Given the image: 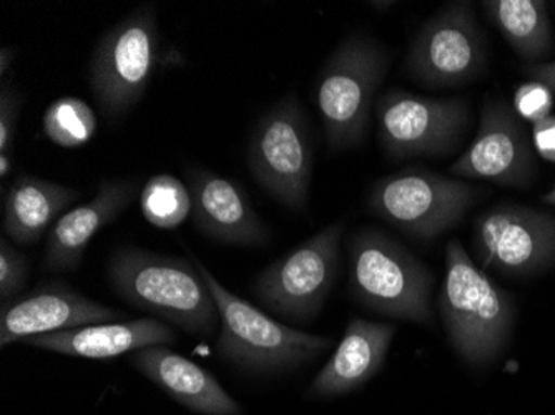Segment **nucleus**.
Listing matches in <instances>:
<instances>
[{
  "mask_svg": "<svg viewBox=\"0 0 555 415\" xmlns=\"http://www.w3.org/2000/svg\"><path fill=\"white\" fill-rule=\"evenodd\" d=\"M108 280L117 295L143 313L199 339L217 334V302L193 261L125 246L108 261Z\"/></svg>",
  "mask_w": 555,
  "mask_h": 415,
  "instance_id": "1",
  "label": "nucleus"
},
{
  "mask_svg": "<svg viewBox=\"0 0 555 415\" xmlns=\"http://www.w3.org/2000/svg\"><path fill=\"white\" fill-rule=\"evenodd\" d=\"M439 313L456 354L470 367H486L509 342L516 320L513 296L476 267L457 239L446 246Z\"/></svg>",
  "mask_w": 555,
  "mask_h": 415,
  "instance_id": "2",
  "label": "nucleus"
},
{
  "mask_svg": "<svg viewBox=\"0 0 555 415\" xmlns=\"http://www.w3.org/2000/svg\"><path fill=\"white\" fill-rule=\"evenodd\" d=\"M349 293L361 306L395 320L433 324V273L406 246L376 228L348 238Z\"/></svg>",
  "mask_w": 555,
  "mask_h": 415,
  "instance_id": "3",
  "label": "nucleus"
},
{
  "mask_svg": "<svg viewBox=\"0 0 555 415\" xmlns=\"http://www.w3.org/2000/svg\"><path fill=\"white\" fill-rule=\"evenodd\" d=\"M207 281L220 314L217 351L221 358L246 373L274 374L296 369L330 351L333 337L302 333L278 323L261 309L249 304L193 259Z\"/></svg>",
  "mask_w": 555,
  "mask_h": 415,
  "instance_id": "4",
  "label": "nucleus"
},
{
  "mask_svg": "<svg viewBox=\"0 0 555 415\" xmlns=\"http://www.w3.org/2000/svg\"><path fill=\"white\" fill-rule=\"evenodd\" d=\"M388 68L385 47L367 34L346 37L324 62L317 105L330 150L341 152L364 142L374 99Z\"/></svg>",
  "mask_w": 555,
  "mask_h": 415,
  "instance_id": "5",
  "label": "nucleus"
},
{
  "mask_svg": "<svg viewBox=\"0 0 555 415\" xmlns=\"http://www.w3.org/2000/svg\"><path fill=\"white\" fill-rule=\"evenodd\" d=\"M157 5L142 4L107 30L90 57L89 87L108 124H118L145 95L158 57Z\"/></svg>",
  "mask_w": 555,
  "mask_h": 415,
  "instance_id": "6",
  "label": "nucleus"
},
{
  "mask_svg": "<svg viewBox=\"0 0 555 415\" xmlns=\"http://www.w3.org/2000/svg\"><path fill=\"white\" fill-rule=\"evenodd\" d=\"M479 190L424 168H404L371 186L367 206L377 217L417 239H435L456 226Z\"/></svg>",
  "mask_w": 555,
  "mask_h": 415,
  "instance_id": "7",
  "label": "nucleus"
},
{
  "mask_svg": "<svg viewBox=\"0 0 555 415\" xmlns=\"http://www.w3.org/2000/svg\"><path fill=\"white\" fill-rule=\"evenodd\" d=\"M346 221L338 220L264 268L254 293L264 308L295 323H310L335 286Z\"/></svg>",
  "mask_w": 555,
  "mask_h": 415,
  "instance_id": "8",
  "label": "nucleus"
},
{
  "mask_svg": "<svg viewBox=\"0 0 555 415\" xmlns=\"http://www.w3.org/2000/svg\"><path fill=\"white\" fill-rule=\"evenodd\" d=\"M248 168L261 189L292 211L307 208L313 173V142L295 95L267 112L248 145Z\"/></svg>",
  "mask_w": 555,
  "mask_h": 415,
  "instance_id": "9",
  "label": "nucleus"
},
{
  "mask_svg": "<svg viewBox=\"0 0 555 415\" xmlns=\"http://www.w3.org/2000/svg\"><path fill=\"white\" fill-rule=\"evenodd\" d=\"M377 135L392 160L439 157L460 142L469 121L467 103L391 89L376 99Z\"/></svg>",
  "mask_w": 555,
  "mask_h": 415,
  "instance_id": "10",
  "label": "nucleus"
},
{
  "mask_svg": "<svg viewBox=\"0 0 555 415\" xmlns=\"http://www.w3.org/2000/svg\"><path fill=\"white\" fill-rule=\"evenodd\" d=\"M473 249L482 271L534 276L555 267V217L520 205H498L474 221Z\"/></svg>",
  "mask_w": 555,
  "mask_h": 415,
  "instance_id": "11",
  "label": "nucleus"
},
{
  "mask_svg": "<svg viewBox=\"0 0 555 415\" xmlns=\"http://www.w3.org/2000/svg\"><path fill=\"white\" fill-rule=\"evenodd\" d=\"M486 65V43L469 2H452L411 43L406 68L429 87L469 82Z\"/></svg>",
  "mask_w": 555,
  "mask_h": 415,
  "instance_id": "12",
  "label": "nucleus"
},
{
  "mask_svg": "<svg viewBox=\"0 0 555 415\" xmlns=\"http://www.w3.org/2000/svg\"><path fill=\"white\" fill-rule=\"evenodd\" d=\"M125 317L127 314L120 309L100 304L67 283L49 281L0 306V346L5 348L43 334L118 323Z\"/></svg>",
  "mask_w": 555,
  "mask_h": 415,
  "instance_id": "13",
  "label": "nucleus"
},
{
  "mask_svg": "<svg viewBox=\"0 0 555 415\" xmlns=\"http://www.w3.org/2000/svg\"><path fill=\"white\" fill-rule=\"evenodd\" d=\"M449 173L457 178L488 180L498 185L524 186L534 173V157L516 112L488 100L481 112L476 139L452 164Z\"/></svg>",
  "mask_w": 555,
  "mask_h": 415,
  "instance_id": "14",
  "label": "nucleus"
},
{
  "mask_svg": "<svg viewBox=\"0 0 555 415\" xmlns=\"http://www.w3.org/2000/svg\"><path fill=\"white\" fill-rule=\"evenodd\" d=\"M185 178L192 196L193 221L202 235L246 248L270 242V228L238 183L199 167H190Z\"/></svg>",
  "mask_w": 555,
  "mask_h": 415,
  "instance_id": "15",
  "label": "nucleus"
},
{
  "mask_svg": "<svg viewBox=\"0 0 555 415\" xmlns=\"http://www.w3.org/2000/svg\"><path fill=\"white\" fill-rule=\"evenodd\" d=\"M140 192L139 178H107L100 181L93 199L62 215L57 223L50 228L42 270L47 273L79 270L93 236L114 223Z\"/></svg>",
  "mask_w": 555,
  "mask_h": 415,
  "instance_id": "16",
  "label": "nucleus"
},
{
  "mask_svg": "<svg viewBox=\"0 0 555 415\" xmlns=\"http://www.w3.org/2000/svg\"><path fill=\"white\" fill-rule=\"evenodd\" d=\"M129 361L173 401L196 414H243L238 402L224 391L214 374L167 346L139 349L130 354Z\"/></svg>",
  "mask_w": 555,
  "mask_h": 415,
  "instance_id": "17",
  "label": "nucleus"
},
{
  "mask_svg": "<svg viewBox=\"0 0 555 415\" xmlns=\"http://www.w3.org/2000/svg\"><path fill=\"white\" fill-rule=\"evenodd\" d=\"M396 329L395 324L352 317L335 354L308 387V395L339 398L358 391L385 366Z\"/></svg>",
  "mask_w": 555,
  "mask_h": 415,
  "instance_id": "18",
  "label": "nucleus"
},
{
  "mask_svg": "<svg viewBox=\"0 0 555 415\" xmlns=\"http://www.w3.org/2000/svg\"><path fill=\"white\" fill-rule=\"evenodd\" d=\"M177 342V330L157 317L95 324L79 329L61 330L29 337L24 345L42 351L86 359H112L150 346H170Z\"/></svg>",
  "mask_w": 555,
  "mask_h": 415,
  "instance_id": "19",
  "label": "nucleus"
},
{
  "mask_svg": "<svg viewBox=\"0 0 555 415\" xmlns=\"http://www.w3.org/2000/svg\"><path fill=\"white\" fill-rule=\"evenodd\" d=\"M82 192L29 173H21L4 198L5 236L17 246H34L57 223Z\"/></svg>",
  "mask_w": 555,
  "mask_h": 415,
  "instance_id": "20",
  "label": "nucleus"
},
{
  "mask_svg": "<svg viewBox=\"0 0 555 415\" xmlns=\"http://www.w3.org/2000/svg\"><path fill=\"white\" fill-rule=\"evenodd\" d=\"M482 5L522 61H539L551 50V18L544 0H488Z\"/></svg>",
  "mask_w": 555,
  "mask_h": 415,
  "instance_id": "21",
  "label": "nucleus"
},
{
  "mask_svg": "<svg viewBox=\"0 0 555 415\" xmlns=\"http://www.w3.org/2000/svg\"><path fill=\"white\" fill-rule=\"evenodd\" d=\"M42 128L47 139L55 145L79 148L95 135V112L79 96H62L47 107Z\"/></svg>",
  "mask_w": 555,
  "mask_h": 415,
  "instance_id": "22",
  "label": "nucleus"
},
{
  "mask_svg": "<svg viewBox=\"0 0 555 415\" xmlns=\"http://www.w3.org/2000/svg\"><path fill=\"white\" fill-rule=\"evenodd\" d=\"M140 208L150 224L160 230H171L192 213V196L189 186L171 174L150 178L140 192Z\"/></svg>",
  "mask_w": 555,
  "mask_h": 415,
  "instance_id": "23",
  "label": "nucleus"
},
{
  "mask_svg": "<svg viewBox=\"0 0 555 415\" xmlns=\"http://www.w3.org/2000/svg\"><path fill=\"white\" fill-rule=\"evenodd\" d=\"M29 280V259L8 239H0V301H14L24 295Z\"/></svg>",
  "mask_w": 555,
  "mask_h": 415,
  "instance_id": "24",
  "label": "nucleus"
},
{
  "mask_svg": "<svg viewBox=\"0 0 555 415\" xmlns=\"http://www.w3.org/2000/svg\"><path fill=\"white\" fill-rule=\"evenodd\" d=\"M554 108V93L544 83H522L514 93V112L532 125L551 117Z\"/></svg>",
  "mask_w": 555,
  "mask_h": 415,
  "instance_id": "25",
  "label": "nucleus"
},
{
  "mask_svg": "<svg viewBox=\"0 0 555 415\" xmlns=\"http://www.w3.org/2000/svg\"><path fill=\"white\" fill-rule=\"evenodd\" d=\"M24 96L14 83H2L0 89V153L14 152L15 132L21 118Z\"/></svg>",
  "mask_w": 555,
  "mask_h": 415,
  "instance_id": "26",
  "label": "nucleus"
},
{
  "mask_svg": "<svg viewBox=\"0 0 555 415\" xmlns=\"http://www.w3.org/2000/svg\"><path fill=\"white\" fill-rule=\"evenodd\" d=\"M532 142L544 160L555 164V115L532 125Z\"/></svg>",
  "mask_w": 555,
  "mask_h": 415,
  "instance_id": "27",
  "label": "nucleus"
},
{
  "mask_svg": "<svg viewBox=\"0 0 555 415\" xmlns=\"http://www.w3.org/2000/svg\"><path fill=\"white\" fill-rule=\"evenodd\" d=\"M524 72L534 82L544 83L555 95V61L529 65V67L524 68Z\"/></svg>",
  "mask_w": 555,
  "mask_h": 415,
  "instance_id": "28",
  "label": "nucleus"
},
{
  "mask_svg": "<svg viewBox=\"0 0 555 415\" xmlns=\"http://www.w3.org/2000/svg\"><path fill=\"white\" fill-rule=\"evenodd\" d=\"M15 59V50L11 49V47L2 46L0 47V75L4 77L9 72V67H11L12 62Z\"/></svg>",
  "mask_w": 555,
  "mask_h": 415,
  "instance_id": "29",
  "label": "nucleus"
},
{
  "mask_svg": "<svg viewBox=\"0 0 555 415\" xmlns=\"http://www.w3.org/2000/svg\"><path fill=\"white\" fill-rule=\"evenodd\" d=\"M12 165H14V160H12L11 153H0V178L2 180L11 173Z\"/></svg>",
  "mask_w": 555,
  "mask_h": 415,
  "instance_id": "30",
  "label": "nucleus"
},
{
  "mask_svg": "<svg viewBox=\"0 0 555 415\" xmlns=\"http://www.w3.org/2000/svg\"><path fill=\"white\" fill-rule=\"evenodd\" d=\"M371 8L376 9V11H388V9L395 8L396 2H377V0H373L370 2Z\"/></svg>",
  "mask_w": 555,
  "mask_h": 415,
  "instance_id": "31",
  "label": "nucleus"
},
{
  "mask_svg": "<svg viewBox=\"0 0 555 415\" xmlns=\"http://www.w3.org/2000/svg\"><path fill=\"white\" fill-rule=\"evenodd\" d=\"M542 203H545V205L555 206V189L551 190V192H547L544 196H542Z\"/></svg>",
  "mask_w": 555,
  "mask_h": 415,
  "instance_id": "32",
  "label": "nucleus"
}]
</instances>
